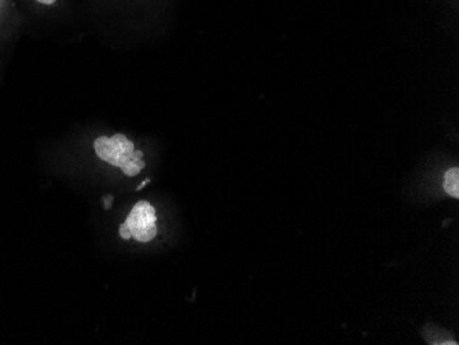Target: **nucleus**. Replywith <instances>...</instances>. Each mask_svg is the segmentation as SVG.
Segmentation results:
<instances>
[{
    "mask_svg": "<svg viewBox=\"0 0 459 345\" xmlns=\"http://www.w3.org/2000/svg\"><path fill=\"white\" fill-rule=\"evenodd\" d=\"M443 187H445V192L447 193L450 197L455 198L458 200L459 198V169L451 168L446 172L445 175V184H443Z\"/></svg>",
    "mask_w": 459,
    "mask_h": 345,
    "instance_id": "obj_3",
    "label": "nucleus"
},
{
    "mask_svg": "<svg viewBox=\"0 0 459 345\" xmlns=\"http://www.w3.org/2000/svg\"><path fill=\"white\" fill-rule=\"evenodd\" d=\"M39 4H48V6H50V4H56V0H38Z\"/></svg>",
    "mask_w": 459,
    "mask_h": 345,
    "instance_id": "obj_4",
    "label": "nucleus"
},
{
    "mask_svg": "<svg viewBox=\"0 0 459 345\" xmlns=\"http://www.w3.org/2000/svg\"><path fill=\"white\" fill-rule=\"evenodd\" d=\"M94 151L100 161L128 179L139 177L146 168L143 151H136L134 142L124 134L98 136L94 141Z\"/></svg>",
    "mask_w": 459,
    "mask_h": 345,
    "instance_id": "obj_1",
    "label": "nucleus"
},
{
    "mask_svg": "<svg viewBox=\"0 0 459 345\" xmlns=\"http://www.w3.org/2000/svg\"><path fill=\"white\" fill-rule=\"evenodd\" d=\"M157 233H159L157 211L146 200L138 201L134 204L118 229V236L121 239L124 241L133 239L138 244H149L156 238Z\"/></svg>",
    "mask_w": 459,
    "mask_h": 345,
    "instance_id": "obj_2",
    "label": "nucleus"
}]
</instances>
